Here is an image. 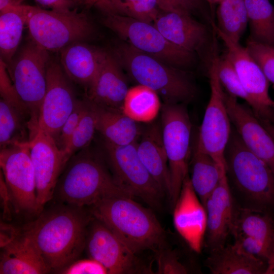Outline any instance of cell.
Segmentation results:
<instances>
[{
    "mask_svg": "<svg viewBox=\"0 0 274 274\" xmlns=\"http://www.w3.org/2000/svg\"><path fill=\"white\" fill-rule=\"evenodd\" d=\"M246 47L259 64L269 83L274 86V47L248 38Z\"/></svg>",
    "mask_w": 274,
    "mask_h": 274,
    "instance_id": "8d00e7d4",
    "label": "cell"
},
{
    "mask_svg": "<svg viewBox=\"0 0 274 274\" xmlns=\"http://www.w3.org/2000/svg\"><path fill=\"white\" fill-rule=\"evenodd\" d=\"M224 98L231 124L245 145L274 173V138L249 106L225 90Z\"/></svg>",
    "mask_w": 274,
    "mask_h": 274,
    "instance_id": "ac0fdd59",
    "label": "cell"
},
{
    "mask_svg": "<svg viewBox=\"0 0 274 274\" xmlns=\"http://www.w3.org/2000/svg\"><path fill=\"white\" fill-rule=\"evenodd\" d=\"M29 121V115L1 98V149L28 143L30 139Z\"/></svg>",
    "mask_w": 274,
    "mask_h": 274,
    "instance_id": "f1b7e54d",
    "label": "cell"
},
{
    "mask_svg": "<svg viewBox=\"0 0 274 274\" xmlns=\"http://www.w3.org/2000/svg\"><path fill=\"white\" fill-rule=\"evenodd\" d=\"M217 74L219 81L229 94L244 99L251 109L252 102L244 89L231 62L225 55L219 56Z\"/></svg>",
    "mask_w": 274,
    "mask_h": 274,
    "instance_id": "d590c367",
    "label": "cell"
},
{
    "mask_svg": "<svg viewBox=\"0 0 274 274\" xmlns=\"http://www.w3.org/2000/svg\"><path fill=\"white\" fill-rule=\"evenodd\" d=\"M0 94L1 98L20 111L30 116L29 112L19 98L9 74L6 63L0 58Z\"/></svg>",
    "mask_w": 274,
    "mask_h": 274,
    "instance_id": "f35d334b",
    "label": "cell"
},
{
    "mask_svg": "<svg viewBox=\"0 0 274 274\" xmlns=\"http://www.w3.org/2000/svg\"><path fill=\"white\" fill-rule=\"evenodd\" d=\"M102 155L117 184L131 197L152 207H159L164 195L142 162L136 142L117 145L102 139Z\"/></svg>",
    "mask_w": 274,
    "mask_h": 274,
    "instance_id": "9c48e42d",
    "label": "cell"
},
{
    "mask_svg": "<svg viewBox=\"0 0 274 274\" xmlns=\"http://www.w3.org/2000/svg\"><path fill=\"white\" fill-rule=\"evenodd\" d=\"M87 107L86 100H79L76 107L63 123L54 141L60 150L62 151L77 127Z\"/></svg>",
    "mask_w": 274,
    "mask_h": 274,
    "instance_id": "74e56055",
    "label": "cell"
},
{
    "mask_svg": "<svg viewBox=\"0 0 274 274\" xmlns=\"http://www.w3.org/2000/svg\"><path fill=\"white\" fill-rule=\"evenodd\" d=\"M156 253L158 273H187L186 267L180 261L176 253L164 246L155 251Z\"/></svg>",
    "mask_w": 274,
    "mask_h": 274,
    "instance_id": "ab89813d",
    "label": "cell"
},
{
    "mask_svg": "<svg viewBox=\"0 0 274 274\" xmlns=\"http://www.w3.org/2000/svg\"><path fill=\"white\" fill-rule=\"evenodd\" d=\"M225 160L235 204L274 217V173L245 145L232 125Z\"/></svg>",
    "mask_w": 274,
    "mask_h": 274,
    "instance_id": "7a4b0ae2",
    "label": "cell"
},
{
    "mask_svg": "<svg viewBox=\"0 0 274 274\" xmlns=\"http://www.w3.org/2000/svg\"><path fill=\"white\" fill-rule=\"evenodd\" d=\"M85 99L87 103L86 111L65 147L61 151L67 163L76 153L88 147L96 130L93 111Z\"/></svg>",
    "mask_w": 274,
    "mask_h": 274,
    "instance_id": "e575fe53",
    "label": "cell"
},
{
    "mask_svg": "<svg viewBox=\"0 0 274 274\" xmlns=\"http://www.w3.org/2000/svg\"><path fill=\"white\" fill-rule=\"evenodd\" d=\"M185 105L164 103L161 107L162 139L170 180L168 197L173 208L189 175L192 124Z\"/></svg>",
    "mask_w": 274,
    "mask_h": 274,
    "instance_id": "30bf717a",
    "label": "cell"
},
{
    "mask_svg": "<svg viewBox=\"0 0 274 274\" xmlns=\"http://www.w3.org/2000/svg\"><path fill=\"white\" fill-rule=\"evenodd\" d=\"M105 51L85 42H76L59 51L60 63L71 81L87 89L98 71Z\"/></svg>",
    "mask_w": 274,
    "mask_h": 274,
    "instance_id": "cb8c5ba5",
    "label": "cell"
},
{
    "mask_svg": "<svg viewBox=\"0 0 274 274\" xmlns=\"http://www.w3.org/2000/svg\"><path fill=\"white\" fill-rule=\"evenodd\" d=\"M104 0H99L98 3L97 4V5H96V7L99 4H100L102 2H103Z\"/></svg>",
    "mask_w": 274,
    "mask_h": 274,
    "instance_id": "f907efd6",
    "label": "cell"
},
{
    "mask_svg": "<svg viewBox=\"0 0 274 274\" xmlns=\"http://www.w3.org/2000/svg\"><path fill=\"white\" fill-rule=\"evenodd\" d=\"M40 6L58 11H68L77 6L74 0H34Z\"/></svg>",
    "mask_w": 274,
    "mask_h": 274,
    "instance_id": "7bdbcfd3",
    "label": "cell"
},
{
    "mask_svg": "<svg viewBox=\"0 0 274 274\" xmlns=\"http://www.w3.org/2000/svg\"><path fill=\"white\" fill-rule=\"evenodd\" d=\"M241 234L267 246L274 245V217L238 207L234 203L231 234Z\"/></svg>",
    "mask_w": 274,
    "mask_h": 274,
    "instance_id": "83f0119b",
    "label": "cell"
},
{
    "mask_svg": "<svg viewBox=\"0 0 274 274\" xmlns=\"http://www.w3.org/2000/svg\"><path fill=\"white\" fill-rule=\"evenodd\" d=\"M104 14V25L136 49L185 70L195 63L196 54L169 42L153 23L118 15Z\"/></svg>",
    "mask_w": 274,
    "mask_h": 274,
    "instance_id": "ba28073f",
    "label": "cell"
},
{
    "mask_svg": "<svg viewBox=\"0 0 274 274\" xmlns=\"http://www.w3.org/2000/svg\"><path fill=\"white\" fill-rule=\"evenodd\" d=\"M159 8L164 12H176L171 0H157Z\"/></svg>",
    "mask_w": 274,
    "mask_h": 274,
    "instance_id": "f6af8a7d",
    "label": "cell"
},
{
    "mask_svg": "<svg viewBox=\"0 0 274 274\" xmlns=\"http://www.w3.org/2000/svg\"><path fill=\"white\" fill-rule=\"evenodd\" d=\"M21 0H0V13L17 10L23 4Z\"/></svg>",
    "mask_w": 274,
    "mask_h": 274,
    "instance_id": "ee69618b",
    "label": "cell"
},
{
    "mask_svg": "<svg viewBox=\"0 0 274 274\" xmlns=\"http://www.w3.org/2000/svg\"><path fill=\"white\" fill-rule=\"evenodd\" d=\"M77 5H83L86 7L95 6L98 3L99 0H74Z\"/></svg>",
    "mask_w": 274,
    "mask_h": 274,
    "instance_id": "7dc6e473",
    "label": "cell"
},
{
    "mask_svg": "<svg viewBox=\"0 0 274 274\" xmlns=\"http://www.w3.org/2000/svg\"><path fill=\"white\" fill-rule=\"evenodd\" d=\"M29 8L23 5L18 10L0 13V58L7 65L16 54L26 25Z\"/></svg>",
    "mask_w": 274,
    "mask_h": 274,
    "instance_id": "f546056e",
    "label": "cell"
},
{
    "mask_svg": "<svg viewBox=\"0 0 274 274\" xmlns=\"http://www.w3.org/2000/svg\"><path fill=\"white\" fill-rule=\"evenodd\" d=\"M273 109H274V105H273Z\"/></svg>",
    "mask_w": 274,
    "mask_h": 274,
    "instance_id": "816d5d0a",
    "label": "cell"
},
{
    "mask_svg": "<svg viewBox=\"0 0 274 274\" xmlns=\"http://www.w3.org/2000/svg\"><path fill=\"white\" fill-rule=\"evenodd\" d=\"M128 89L122 68L106 51L98 71L87 89L85 98L101 107L122 110Z\"/></svg>",
    "mask_w": 274,
    "mask_h": 274,
    "instance_id": "7402d4cb",
    "label": "cell"
},
{
    "mask_svg": "<svg viewBox=\"0 0 274 274\" xmlns=\"http://www.w3.org/2000/svg\"><path fill=\"white\" fill-rule=\"evenodd\" d=\"M112 14L153 23L160 14L157 0H104L97 7Z\"/></svg>",
    "mask_w": 274,
    "mask_h": 274,
    "instance_id": "836d02e7",
    "label": "cell"
},
{
    "mask_svg": "<svg viewBox=\"0 0 274 274\" xmlns=\"http://www.w3.org/2000/svg\"><path fill=\"white\" fill-rule=\"evenodd\" d=\"M26 25L29 40L48 52L59 51L76 42H85L95 32L90 18L76 9L58 11L29 6Z\"/></svg>",
    "mask_w": 274,
    "mask_h": 274,
    "instance_id": "8992f818",
    "label": "cell"
},
{
    "mask_svg": "<svg viewBox=\"0 0 274 274\" xmlns=\"http://www.w3.org/2000/svg\"><path fill=\"white\" fill-rule=\"evenodd\" d=\"M109 52L134 81L155 91L164 104H186L195 96L196 87L185 70L171 66L124 41L116 43Z\"/></svg>",
    "mask_w": 274,
    "mask_h": 274,
    "instance_id": "5b68a950",
    "label": "cell"
},
{
    "mask_svg": "<svg viewBox=\"0 0 274 274\" xmlns=\"http://www.w3.org/2000/svg\"><path fill=\"white\" fill-rule=\"evenodd\" d=\"M249 38L274 47V7L269 0H245Z\"/></svg>",
    "mask_w": 274,
    "mask_h": 274,
    "instance_id": "d6a6232c",
    "label": "cell"
},
{
    "mask_svg": "<svg viewBox=\"0 0 274 274\" xmlns=\"http://www.w3.org/2000/svg\"><path fill=\"white\" fill-rule=\"evenodd\" d=\"M139 139L136 149L142 162L163 193L168 195L170 175L161 125L153 123L142 128Z\"/></svg>",
    "mask_w": 274,
    "mask_h": 274,
    "instance_id": "603a6c76",
    "label": "cell"
},
{
    "mask_svg": "<svg viewBox=\"0 0 274 274\" xmlns=\"http://www.w3.org/2000/svg\"><path fill=\"white\" fill-rule=\"evenodd\" d=\"M173 209L176 229L193 251L200 253L207 229V214L192 187L189 175L183 182Z\"/></svg>",
    "mask_w": 274,
    "mask_h": 274,
    "instance_id": "d6986e66",
    "label": "cell"
},
{
    "mask_svg": "<svg viewBox=\"0 0 274 274\" xmlns=\"http://www.w3.org/2000/svg\"><path fill=\"white\" fill-rule=\"evenodd\" d=\"M216 17L215 27L233 41L239 42L248 24L245 0H220Z\"/></svg>",
    "mask_w": 274,
    "mask_h": 274,
    "instance_id": "1f68e13d",
    "label": "cell"
},
{
    "mask_svg": "<svg viewBox=\"0 0 274 274\" xmlns=\"http://www.w3.org/2000/svg\"><path fill=\"white\" fill-rule=\"evenodd\" d=\"M176 12L191 16L192 14L200 12L209 22L212 16L206 7L208 5L205 0H171Z\"/></svg>",
    "mask_w": 274,
    "mask_h": 274,
    "instance_id": "b9f144b4",
    "label": "cell"
},
{
    "mask_svg": "<svg viewBox=\"0 0 274 274\" xmlns=\"http://www.w3.org/2000/svg\"><path fill=\"white\" fill-rule=\"evenodd\" d=\"M206 265L212 274H265L267 268L265 260L235 242L210 251Z\"/></svg>",
    "mask_w": 274,
    "mask_h": 274,
    "instance_id": "d4e9b609",
    "label": "cell"
},
{
    "mask_svg": "<svg viewBox=\"0 0 274 274\" xmlns=\"http://www.w3.org/2000/svg\"><path fill=\"white\" fill-rule=\"evenodd\" d=\"M161 106L159 95L155 91L138 85L129 88L122 111L137 122H150L157 117Z\"/></svg>",
    "mask_w": 274,
    "mask_h": 274,
    "instance_id": "4dcf8cb0",
    "label": "cell"
},
{
    "mask_svg": "<svg viewBox=\"0 0 274 274\" xmlns=\"http://www.w3.org/2000/svg\"><path fill=\"white\" fill-rule=\"evenodd\" d=\"M21 1H23V0H21Z\"/></svg>",
    "mask_w": 274,
    "mask_h": 274,
    "instance_id": "f5cc1de1",
    "label": "cell"
},
{
    "mask_svg": "<svg viewBox=\"0 0 274 274\" xmlns=\"http://www.w3.org/2000/svg\"><path fill=\"white\" fill-rule=\"evenodd\" d=\"M205 208L207 225L204 238L210 252L225 246L231 234L234 201L226 174L208 197Z\"/></svg>",
    "mask_w": 274,
    "mask_h": 274,
    "instance_id": "44dd1931",
    "label": "cell"
},
{
    "mask_svg": "<svg viewBox=\"0 0 274 274\" xmlns=\"http://www.w3.org/2000/svg\"><path fill=\"white\" fill-rule=\"evenodd\" d=\"M33 166L38 204L43 211L53 199L58 180L67 162L54 139L38 129L29 142Z\"/></svg>",
    "mask_w": 274,
    "mask_h": 274,
    "instance_id": "e0dca14e",
    "label": "cell"
},
{
    "mask_svg": "<svg viewBox=\"0 0 274 274\" xmlns=\"http://www.w3.org/2000/svg\"><path fill=\"white\" fill-rule=\"evenodd\" d=\"M93 218L84 207L60 203L43 210L24 225L22 233L33 243L51 271L57 272L77 260L85 249Z\"/></svg>",
    "mask_w": 274,
    "mask_h": 274,
    "instance_id": "6da1fadb",
    "label": "cell"
},
{
    "mask_svg": "<svg viewBox=\"0 0 274 274\" xmlns=\"http://www.w3.org/2000/svg\"><path fill=\"white\" fill-rule=\"evenodd\" d=\"M88 101L94 115L96 130L103 139L117 145L138 141L142 128L122 110L101 107Z\"/></svg>",
    "mask_w": 274,
    "mask_h": 274,
    "instance_id": "484cf974",
    "label": "cell"
},
{
    "mask_svg": "<svg viewBox=\"0 0 274 274\" xmlns=\"http://www.w3.org/2000/svg\"><path fill=\"white\" fill-rule=\"evenodd\" d=\"M207 3L210 9L212 15L214 18V8L216 5H217L220 0H205Z\"/></svg>",
    "mask_w": 274,
    "mask_h": 274,
    "instance_id": "c3c4849f",
    "label": "cell"
},
{
    "mask_svg": "<svg viewBox=\"0 0 274 274\" xmlns=\"http://www.w3.org/2000/svg\"><path fill=\"white\" fill-rule=\"evenodd\" d=\"M265 274H274V245L267 260V268Z\"/></svg>",
    "mask_w": 274,
    "mask_h": 274,
    "instance_id": "bcb514c9",
    "label": "cell"
},
{
    "mask_svg": "<svg viewBox=\"0 0 274 274\" xmlns=\"http://www.w3.org/2000/svg\"><path fill=\"white\" fill-rule=\"evenodd\" d=\"M1 173L15 212L38 215L36 182L29 142L1 149Z\"/></svg>",
    "mask_w": 274,
    "mask_h": 274,
    "instance_id": "7c38bea8",
    "label": "cell"
},
{
    "mask_svg": "<svg viewBox=\"0 0 274 274\" xmlns=\"http://www.w3.org/2000/svg\"><path fill=\"white\" fill-rule=\"evenodd\" d=\"M118 195L131 196L117 184L102 154L86 147L68 160L58 180L53 198L60 203L85 207Z\"/></svg>",
    "mask_w": 274,
    "mask_h": 274,
    "instance_id": "277c9868",
    "label": "cell"
},
{
    "mask_svg": "<svg viewBox=\"0 0 274 274\" xmlns=\"http://www.w3.org/2000/svg\"><path fill=\"white\" fill-rule=\"evenodd\" d=\"M71 82L60 63L51 59L47 71L46 93L39 112L38 129L54 139L79 100Z\"/></svg>",
    "mask_w": 274,
    "mask_h": 274,
    "instance_id": "5bb4252c",
    "label": "cell"
},
{
    "mask_svg": "<svg viewBox=\"0 0 274 274\" xmlns=\"http://www.w3.org/2000/svg\"><path fill=\"white\" fill-rule=\"evenodd\" d=\"M163 12L153 24L169 42L199 55L207 64L217 47L213 28L209 29L189 15Z\"/></svg>",
    "mask_w": 274,
    "mask_h": 274,
    "instance_id": "9a60e30c",
    "label": "cell"
},
{
    "mask_svg": "<svg viewBox=\"0 0 274 274\" xmlns=\"http://www.w3.org/2000/svg\"><path fill=\"white\" fill-rule=\"evenodd\" d=\"M192 187L205 207L208 197L219 184L226 169L221 167L208 154L195 146L191 157Z\"/></svg>",
    "mask_w": 274,
    "mask_h": 274,
    "instance_id": "4316f807",
    "label": "cell"
},
{
    "mask_svg": "<svg viewBox=\"0 0 274 274\" xmlns=\"http://www.w3.org/2000/svg\"><path fill=\"white\" fill-rule=\"evenodd\" d=\"M219 55L213 53L208 65L210 97L199 128L195 146L208 154L226 169L225 151L231 131L232 124L224 98V89L217 74Z\"/></svg>",
    "mask_w": 274,
    "mask_h": 274,
    "instance_id": "8fae6325",
    "label": "cell"
},
{
    "mask_svg": "<svg viewBox=\"0 0 274 274\" xmlns=\"http://www.w3.org/2000/svg\"><path fill=\"white\" fill-rule=\"evenodd\" d=\"M104 223L132 252L154 251L165 245V232L155 215L126 195L104 198L91 206Z\"/></svg>",
    "mask_w": 274,
    "mask_h": 274,
    "instance_id": "3957f363",
    "label": "cell"
},
{
    "mask_svg": "<svg viewBox=\"0 0 274 274\" xmlns=\"http://www.w3.org/2000/svg\"><path fill=\"white\" fill-rule=\"evenodd\" d=\"M63 274H106L107 269L99 262L90 258L76 260L57 271Z\"/></svg>",
    "mask_w": 274,
    "mask_h": 274,
    "instance_id": "60d3db41",
    "label": "cell"
},
{
    "mask_svg": "<svg viewBox=\"0 0 274 274\" xmlns=\"http://www.w3.org/2000/svg\"><path fill=\"white\" fill-rule=\"evenodd\" d=\"M226 47L225 56L233 65L252 102L251 109L263 125L274 123V101L269 93V81L247 48L227 37L212 25Z\"/></svg>",
    "mask_w": 274,
    "mask_h": 274,
    "instance_id": "4fadbf2b",
    "label": "cell"
},
{
    "mask_svg": "<svg viewBox=\"0 0 274 274\" xmlns=\"http://www.w3.org/2000/svg\"><path fill=\"white\" fill-rule=\"evenodd\" d=\"M263 126L266 128L272 136L274 138V123L263 125Z\"/></svg>",
    "mask_w": 274,
    "mask_h": 274,
    "instance_id": "681fc988",
    "label": "cell"
},
{
    "mask_svg": "<svg viewBox=\"0 0 274 274\" xmlns=\"http://www.w3.org/2000/svg\"><path fill=\"white\" fill-rule=\"evenodd\" d=\"M1 235V274H44L51 271L31 241L11 228Z\"/></svg>",
    "mask_w": 274,
    "mask_h": 274,
    "instance_id": "ffe728a7",
    "label": "cell"
},
{
    "mask_svg": "<svg viewBox=\"0 0 274 274\" xmlns=\"http://www.w3.org/2000/svg\"><path fill=\"white\" fill-rule=\"evenodd\" d=\"M50 59L48 51L29 40L7 65L17 94L30 114V137L38 129L39 112L46 93L47 71Z\"/></svg>",
    "mask_w": 274,
    "mask_h": 274,
    "instance_id": "52a82bcc",
    "label": "cell"
},
{
    "mask_svg": "<svg viewBox=\"0 0 274 274\" xmlns=\"http://www.w3.org/2000/svg\"><path fill=\"white\" fill-rule=\"evenodd\" d=\"M85 248L89 257L101 263L107 269L108 273L141 272L136 254L104 223L94 217L88 227Z\"/></svg>",
    "mask_w": 274,
    "mask_h": 274,
    "instance_id": "2e32d148",
    "label": "cell"
}]
</instances>
